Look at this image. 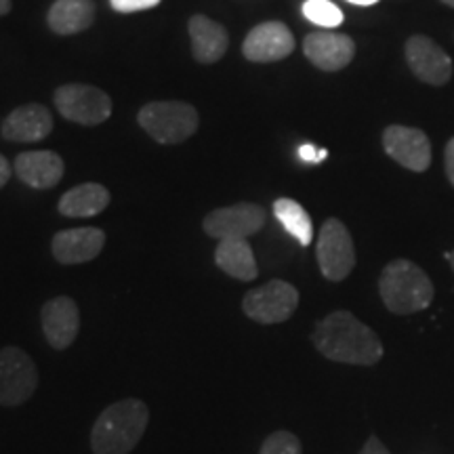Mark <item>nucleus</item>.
<instances>
[{
    "label": "nucleus",
    "instance_id": "nucleus-15",
    "mask_svg": "<svg viewBox=\"0 0 454 454\" xmlns=\"http://www.w3.org/2000/svg\"><path fill=\"white\" fill-rule=\"evenodd\" d=\"M106 244V234L99 227H76L64 230L53 238V257L64 265H78L93 261Z\"/></svg>",
    "mask_w": 454,
    "mask_h": 454
},
{
    "label": "nucleus",
    "instance_id": "nucleus-25",
    "mask_svg": "<svg viewBox=\"0 0 454 454\" xmlns=\"http://www.w3.org/2000/svg\"><path fill=\"white\" fill-rule=\"evenodd\" d=\"M112 9L118 13H137V11H145L160 4V0H110Z\"/></svg>",
    "mask_w": 454,
    "mask_h": 454
},
{
    "label": "nucleus",
    "instance_id": "nucleus-6",
    "mask_svg": "<svg viewBox=\"0 0 454 454\" xmlns=\"http://www.w3.org/2000/svg\"><path fill=\"white\" fill-rule=\"evenodd\" d=\"M317 265L322 276L331 282H340L356 268V248L348 227L339 219H326L317 236Z\"/></svg>",
    "mask_w": 454,
    "mask_h": 454
},
{
    "label": "nucleus",
    "instance_id": "nucleus-4",
    "mask_svg": "<svg viewBox=\"0 0 454 454\" xmlns=\"http://www.w3.org/2000/svg\"><path fill=\"white\" fill-rule=\"evenodd\" d=\"M137 121L158 144H184L198 129V112L184 101H152L139 110Z\"/></svg>",
    "mask_w": 454,
    "mask_h": 454
},
{
    "label": "nucleus",
    "instance_id": "nucleus-10",
    "mask_svg": "<svg viewBox=\"0 0 454 454\" xmlns=\"http://www.w3.org/2000/svg\"><path fill=\"white\" fill-rule=\"evenodd\" d=\"M404 55L414 76L419 81L434 84V87H444L452 78L454 66L452 59L440 44H435L429 36L417 34L406 41Z\"/></svg>",
    "mask_w": 454,
    "mask_h": 454
},
{
    "label": "nucleus",
    "instance_id": "nucleus-29",
    "mask_svg": "<svg viewBox=\"0 0 454 454\" xmlns=\"http://www.w3.org/2000/svg\"><path fill=\"white\" fill-rule=\"evenodd\" d=\"M9 179H11V164L7 158L0 154V190L9 184Z\"/></svg>",
    "mask_w": 454,
    "mask_h": 454
},
{
    "label": "nucleus",
    "instance_id": "nucleus-24",
    "mask_svg": "<svg viewBox=\"0 0 454 454\" xmlns=\"http://www.w3.org/2000/svg\"><path fill=\"white\" fill-rule=\"evenodd\" d=\"M259 454H303L301 442L291 431H276L263 442Z\"/></svg>",
    "mask_w": 454,
    "mask_h": 454
},
{
    "label": "nucleus",
    "instance_id": "nucleus-30",
    "mask_svg": "<svg viewBox=\"0 0 454 454\" xmlns=\"http://www.w3.org/2000/svg\"><path fill=\"white\" fill-rule=\"evenodd\" d=\"M351 4H360V7H371V4H377L379 0H348Z\"/></svg>",
    "mask_w": 454,
    "mask_h": 454
},
{
    "label": "nucleus",
    "instance_id": "nucleus-16",
    "mask_svg": "<svg viewBox=\"0 0 454 454\" xmlns=\"http://www.w3.org/2000/svg\"><path fill=\"white\" fill-rule=\"evenodd\" d=\"M53 130V116L41 104H27L13 110L3 122V137L15 144H36Z\"/></svg>",
    "mask_w": 454,
    "mask_h": 454
},
{
    "label": "nucleus",
    "instance_id": "nucleus-27",
    "mask_svg": "<svg viewBox=\"0 0 454 454\" xmlns=\"http://www.w3.org/2000/svg\"><path fill=\"white\" fill-rule=\"evenodd\" d=\"M444 168H446V177L450 181L454 187V137L446 144L444 150Z\"/></svg>",
    "mask_w": 454,
    "mask_h": 454
},
{
    "label": "nucleus",
    "instance_id": "nucleus-26",
    "mask_svg": "<svg viewBox=\"0 0 454 454\" xmlns=\"http://www.w3.org/2000/svg\"><path fill=\"white\" fill-rule=\"evenodd\" d=\"M326 156H328L326 150H322V147H316V145H311V144H303V145L299 147V158L303 162H308V164L322 162Z\"/></svg>",
    "mask_w": 454,
    "mask_h": 454
},
{
    "label": "nucleus",
    "instance_id": "nucleus-28",
    "mask_svg": "<svg viewBox=\"0 0 454 454\" xmlns=\"http://www.w3.org/2000/svg\"><path fill=\"white\" fill-rule=\"evenodd\" d=\"M357 454H389V450L387 448H385V444L379 438H368L366 440V444L362 446V450L357 452Z\"/></svg>",
    "mask_w": 454,
    "mask_h": 454
},
{
    "label": "nucleus",
    "instance_id": "nucleus-18",
    "mask_svg": "<svg viewBox=\"0 0 454 454\" xmlns=\"http://www.w3.org/2000/svg\"><path fill=\"white\" fill-rule=\"evenodd\" d=\"M192 53L200 64H215L225 55L230 36L227 30L207 15H194L190 20Z\"/></svg>",
    "mask_w": 454,
    "mask_h": 454
},
{
    "label": "nucleus",
    "instance_id": "nucleus-32",
    "mask_svg": "<svg viewBox=\"0 0 454 454\" xmlns=\"http://www.w3.org/2000/svg\"><path fill=\"white\" fill-rule=\"evenodd\" d=\"M446 259L450 261V268H452V271H454V251H452V253H446Z\"/></svg>",
    "mask_w": 454,
    "mask_h": 454
},
{
    "label": "nucleus",
    "instance_id": "nucleus-19",
    "mask_svg": "<svg viewBox=\"0 0 454 454\" xmlns=\"http://www.w3.org/2000/svg\"><path fill=\"white\" fill-rule=\"evenodd\" d=\"M47 21L51 30L61 36L84 32L95 21L93 0H55Z\"/></svg>",
    "mask_w": 454,
    "mask_h": 454
},
{
    "label": "nucleus",
    "instance_id": "nucleus-7",
    "mask_svg": "<svg viewBox=\"0 0 454 454\" xmlns=\"http://www.w3.org/2000/svg\"><path fill=\"white\" fill-rule=\"evenodd\" d=\"M55 107L70 122L95 127L112 116V99L90 84H64L55 90Z\"/></svg>",
    "mask_w": 454,
    "mask_h": 454
},
{
    "label": "nucleus",
    "instance_id": "nucleus-17",
    "mask_svg": "<svg viewBox=\"0 0 454 454\" xmlns=\"http://www.w3.org/2000/svg\"><path fill=\"white\" fill-rule=\"evenodd\" d=\"M13 168L17 177L24 181L26 185L34 187V190H51V187L59 184L66 173L61 156L49 150L24 152V154L15 158Z\"/></svg>",
    "mask_w": 454,
    "mask_h": 454
},
{
    "label": "nucleus",
    "instance_id": "nucleus-5",
    "mask_svg": "<svg viewBox=\"0 0 454 454\" xmlns=\"http://www.w3.org/2000/svg\"><path fill=\"white\" fill-rule=\"evenodd\" d=\"M299 308V291L291 282L271 280L244 294L242 309L251 320L261 325L286 322Z\"/></svg>",
    "mask_w": 454,
    "mask_h": 454
},
{
    "label": "nucleus",
    "instance_id": "nucleus-22",
    "mask_svg": "<svg viewBox=\"0 0 454 454\" xmlns=\"http://www.w3.org/2000/svg\"><path fill=\"white\" fill-rule=\"evenodd\" d=\"M276 219L284 225V230L297 240L301 247H309L314 240V225L311 217L303 207L293 198H278L274 202Z\"/></svg>",
    "mask_w": 454,
    "mask_h": 454
},
{
    "label": "nucleus",
    "instance_id": "nucleus-2",
    "mask_svg": "<svg viewBox=\"0 0 454 454\" xmlns=\"http://www.w3.org/2000/svg\"><path fill=\"white\" fill-rule=\"evenodd\" d=\"M150 411L141 400L114 402L99 414L90 431V448L95 454H129L144 438Z\"/></svg>",
    "mask_w": 454,
    "mask_h": 454
},
{
    "label": "nucleus",
    "instance_id": "nucleus-9",
    "mask_svg": "<svg viewBox=\"0 0 454 454\" xmlns=\"http://www.w3.org/2000/svg\"><path fill=\"white\" fill-rule=\"evenodd\" d=\"M265 225V211L259 204L242 202L217 208L204 217V231L217 240H247Z\"/></svg>",
    "mask_w": 454,
    "mask_h": 454
},
{
    "label": "nucleus",
    "instance_id": "nucleus-8",
    "mask_svg": "<svg viewBox=\"0 0 454 454\" xmlns=\"http://www.w3.org/2000/svg\"><path fill=\"white\" fill-rule=\"evenodd\" d=\"M38 385L36 364L24 349H0V406H20Z\"/></svg>",
    "mask_w": 454,
    "mask_h": 454
},
{
    "label": "nucleus",
    "instance_id": "nucleus-12",
    "mask_svg": "<svg viewBox=\"0 0 454 454\" xmlns=\"http://www.w3.org/2000/svg\"><path fill=\"white\" fill-rule=\"evenodd\" d=\"M294 51V36L282 21H265L248 32L242 53L253 64L280 61Z\"/></svg>",
    "mask_w": 454,
    "mask_h": 454
},
{
    "label": "nucleus",
    "instance_id": "nucleus-20",
    "mask_svg": "<svg viewBox=\"0 0 454 454\" xmlns=\"http://www.w3.org/2000/svg\"><path fill=\"white\" fill-rule=\"evenodd\" d=\"M215 261L227 276L236 278V280L251 282L259 274L253 248L247 240H219Z\"/></svg>",
    "mask_w": 454,
    "mask_h": 454
},
{
    "label": "nucleus",
    "instance_id": "nucleus-11",
    "mask_svg": "<svg viewBox=\"0 0 454 454\" xmlns=\"http://www.w3.org/2000/svg\"><path fill=\"white\" fill-rule=\"evenodd\" d=\"M383 147L389 158L414 173L431 167V141L421 129L391 124L383 130Z\"/></svg>",
    "mask_w": 454,
    "mask_h": 454
},
{
    "label": "nucleus",
    "instance_id": "nucleus-21",
    "mask_svg": "<svg viewBox=\"0 0 454 454\" xmlns=\"http://www.w3.org/2000/svg\"><path fill=\"white\" fill-rule=\"evenodd\" d=\"M110 204V192L101 184H82L66 192L59 200V213L66 217H95Z\"/></svg>",
    "mask_w": 454,
    "mask_h": 454
},
{
    "label": "nucleus",
    "instance_id": "nucleus-14",
    "mask_svg": "<svg viewBox=\"0 0 454 454\" xmlns=\"http://www.w3.org/2000/svg\"><path fill=\"white\" fill-rule=\"evenodd\" d=\"M43 331L53 349H67L81 331V311L70 297H55L41 311Z\"/></svg>",
    "mask_w": 454,
    "mask_h": 454
},
{
    "label": "nucleus",
    "instance_id": "nucleus-13",
    "mask_svg": "<svg viewBox=\"0 0 454 454\" xmlns=\"http://www.w3.org/2000/svg\"><path fill=\"white\" fill-rule=\"evenodd\" d=\"M303 53L320 70L339 72L351 64L356 55V44L348 34L314 32L305 36Z\"/></svg>",
    "mask_w": 454,
    "mask_h": 454
},
{
    "label": "nucleus",
    "instance_id": "nucleus-33",
    "mask_svg": "<svg viewBox=\"0 0 454 454\" xmlns=\"http://www.w3.org/2000/svg\"><path fill=\"white\" fill-rule=\"evenodd\" d=\"M440 3H444L446 7H452L454 9V0H440Z\"/></svg>",
    "mask_w": 454,
    "mask_h": 454
},
{
    "label": "nucleus",
    "instance_id": "nucleus-3",
    "mask_svg": "<svg viewBox=\"0 0 454 454\" xmlns=\"http://www.w3.org/2000/svg\"><path fill=\"white\" fill-rule=\"evenodd\" d=\"M379 294L391 314L411 316L427 309L434 301L429 276L408 259H395L385 265L379 278Z\"/></svg>",
    "mask_w": 454,
    "mask_h": 454
},
{
    "label": "nucleus",
    "instance_id": "nucleus-23",
    "mask_svg": "<svg viewBox=\"0 0 454 454\" xmlns=\"http://www.w3.org/2000/svg\"><path fill=\"white\" fill-rule=\"evenodd\" d=\"M303 15L308 17L311 24L328 27V30L343 24V11L331 3V0H305Z\"/></svg>",
    "mask_w": 454,
    "mask_h": 454
},
{
    "label": "nucleus",
    "instance_id": "nucleus-1",
    "mask_svg": "<svg viewBox=\"0 0 454 454\" xmlns=\"http://www.w3.org/2000/svg\"><path fill=\"white\" fill-rule=\"evenodd\" d=\"M316 349L340 364L372 366L383 357L379 334L360 322L351 311H333L317 322L311 334Z\"/></svg>",
    "mask_w": 454,
    "mask_h": 454
},
{
    "label": "nucleus",
    "instance_id": "nucleus-31",
    "mask_svg": "<svg viewBox=\"0 0 454 454\" xmlns=\"http://www.w3.org/2000/svg\"><path fill=\"white\" fill-rule=\"evenodd\" d=\"M11 11V0H0V15H7Z\"/></svg>",
    "mask_w": 454,
    "mask_h": 454
}]
</instances>
